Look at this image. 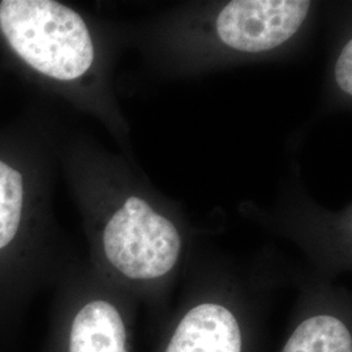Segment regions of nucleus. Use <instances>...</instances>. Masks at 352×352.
Returning a JSON list of instances; mask_svg holds the SVG:
<instances>
[{"label":"nucleus","mask_w":352,"mask_h":352,"mask_svg":"<svg viewBox=\"0 0 352 352\" xmlns=\"http://www.w3.org/2000/svg\"><path fill=\"white\" fill-rule=\"evenodd\" d=\"M104 266L132 294H155L180 264L184 240L175 222L139 195L104 221L98 238Z\"/></svg>","instance_id":"f257e3e1"},{"label":"nucleus","mask_w":352,"mask_h":352,"mask_svg":"<svg viewBox=\"0 0 352 352\" xmlns=\"http://www.w3.org/2000/svg\"><path fill=\"white\" fill-rule=\"evenodd\" d=\"M0 30L28 65L54 80H77L94 63V43L87 23L59 1L3 0Z\"/></svg>","instance_id":"f03ea898"},{"label":"nucleus","mask_w":352,"mask_h":352,"mask_svg":"<svg viewBox=\"0 0 352 352\" xmlns=\"http://www.w3.org/2000/svg\"><path fill=\"white\" fill-rule=\"evenodd\" d=\"M257 320L234 295L201 294L168 320L153 352H261Z\"/></svg>","instance_id":"7ed1b4c3"},{"label":"nucleus","mask_w":352,"mask_h":352,"mask_svg":"<svg viewBox=\"0 0 352 352\" xmlns=\"http://www.w3.org/2000/svg\"><path fill=\"white\" fill-rule=\"evenodd\" d=\"M126 294L81 289L50 318L41 352H133V311Z\"/></svg>","instance_id":"20e7f679"},{"label":"nucleus","mask_w":352,"mask_h":352,"mask_svg":"<svg viewBox=\"0 0 352 352\" xmlns=\"http://www.w3.org/2000/svg\"><path fill=\"white\" fill-rule=\"evenodd\" d=\"M311 8L304 0H234L215 14L212 34L227 50L261 55L295 37Z\"/></svg>","instance_id":"39448f33"},{"label":"nucleus","mask_w":352,"mask_h":352,"mask_svg":"<svg viewBox=\"0 0 352 352\" xmlns=\"http://www.w3.org/2000/svg\"><path fill=\"white\" fill-rule=\"evenodd\" d=\"M280 352H352L351 320L347 311L327 302L305 307Z\"/></svg>","instance_id":"423d86ee"},{"label":"nucleus","mask_w":352,"mask_h":352,"mask_svg":"<svg viewBox=\"0 0 352 352\" xmlns=\"http://www.w3.org/2000/svg\"><path fill=\"white\" fill-rule=\"evenodd\" d=\"M23 175L0 161V257L11 251L20 236L23 221Z\"/></svg>","instance_id":"0eeeda50"},{"label":"nucleus","mask_w":352,"mask_h":352,"mask_svg":"<svg viewBox=\"0 0 352 352\" xmlns=\"http://www.w3.org/2000/svg\"><path fill=\"white\" fill-rule=\"evenodd\" d=\"M336 82L338 88L349 97L352 94V41L349 39L336 62Z\"/></svg>","instance_id":"6e6552de"}]
</instances>
